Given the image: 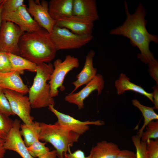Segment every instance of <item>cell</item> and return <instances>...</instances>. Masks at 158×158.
I'll list each match as a JSON object with an SVG mask.
<instances>
[{"mask_svg": "<svg viewBox=\"0 0 158 158\" xmlns=\"http://www.w3.org/2000/svg\"><path fill=\"white\" fill-rule=\"evenodd\" d=\"M132 103L134 106L137 107L141 111L144 118L143 124L139 130L137 135L140 138L146 126L150 121L158 120V115L155 112L153 107L143 105L137 99H133Z\"/></svg>", "mask_w": 158, "mask_h": 158, "instance_id": "obj_23", "label": "cell"}, {"mask_svg": "<svg viewBox=\"0 0 158 158\" xmlns=\"http://www.w3.org/2000/svg\"><path fill=\"white\" fill-rule=\"evenodd\" d=\"M154 91L152 93L153 99V103L154 106V109H158V85H154L152 87Z\"/></svg>", "mask_w": 158, "mask_h": 158, "instance_id": "obj_35", "label": "cell"}, {"mask_svg": "<svg viewBox=\"0 0 158 158\" xmlns=\"http://www.w3.org/2000/svg\"><path fill=\"white\" fill-rule=\"evenodd\" d=\"M64 158H91V155L85 157L84 152L78 149L73 152L71 150L68 153L64 154Z\"/></svg>", "mask_w": 158, "mask_h": 158, "instance_id": "obj_33", "label": "cell"}, {"mask_svg": "<svg viewBox=\"0 0 158 158\" xmlns=\"http://www.w3.org/2000/svg\"><path fill=\"white\" fill-rule=\"evenodd\" d=\"M54 105H49L48 107V109L56 116L58 120L57 122L80 135L89 129V125L100 126L104 124V121L100 120L95 121H80L70 116L59 111L54 108Z\"/></svg>", "mask_w": 158, "mask_h": 158, "instance_id": "obj_12", "label": "cell"}, {"mask_svg": "<svg viewBox=\"0 0 158 158\" xmlns=\"http://www.w3.org/2000/svg\"><path fill=\"white\" fill-rule=\"evenodd\" d=\"M102 75L97 74L94 78L81 90L77 93H70L65 97L66 102L76 105L78 109L84 108V101L93 91L97 90L98 95L100 94L104 86Z\"/></svg>", "mask_w": 158, "mask_h": 158, "instance_id": "obj_11", "label": "cell"}, {"mask_svg": "<svg viewBox=\"0 0 158 158\" xmlns=\"http://www.w3.org/2000/svg\"><path fill=\"white\" fill-rule=\"evenodd\" d=\"M5 140L0 138V158H3L4 156L6 150L4 147Z\"/></svg>", "mask_w": 158, "mask_h": 158, "instance_id": "obj_37", "label": "cell"}, {"mask_svg": "<svg viewBox=\"0 0 158 158\" xmlns=\"http://www.w3.org/2000/svg\"><path fill=\"white\" fill-rule=\"evenodd\" d=\"M3 0H0V5L3 2Z\"/></svg>", "mask_w": 158, "mask_h": 158, "instance_id": "obj_39", "label": "cell"}, {"mask_svg": "<svg viewBox=\"0 0 158 158\" xmlns=\"http://www.w3.org/2000/svg\"><path fill=\"white\" fill-rule=\"evenodd\" d=\"M39 140L51 144L56 151L58 158H64V154L77 142L80 135L57 122L52 124L40 122Z\"/></svg>", "mask_w": 158, "mask_h": 158, "instance_id": "obj_3", "label": "cell"}, {"mask_svg": "<svg viewBox=\"0 0 158 158\" xmlns=\"http://www.w3.org/2000/svg\"><path fill=\"white\" fill-rule=\"evenodd\" d=\"M18 46L20 56L37 65L50 62L55 57L57 51L50 34L42 28L25 32L20 38Z\"/></svg>", "mask_w": 158, "mask_h": 158, "instance_id": "obj_2", "label": "cell"}, {"mask_svg": "<svg viewBox=\"0 0 158 158\" xmlns=\"http://www.w3.org/2000/svg\"><path fill=\"white\" fill-rule=\"evenodd\" d=\"M55 25L66 28L73 33L81 35H92L94 22L80 16L72 15L61 18Z\"/></svg>", "mask_w": 158, "mask_h": 158, "instance_id": "obj_13", "label": "cell"}, {"mask_svg": "<svg viewBox=\"0 0 158 158\" xmlns=\"http://www.w3.org/2000/svg\"><path fill=\"white\" fill-rule=\"evenodd\" d=\"M114 85L118 95L122 94L126 91H133L144 95L153 102L152 93H148L141 86L130 82L129 78L124 73L120 74L118 79L115 81Z\"/></svg>", "mask_w": 158, "mask_h": 158, "instance_id": "obj_20", "label": "cell"}, {"mask_svg": "<svg viewBox=\"0 0 158 158\" xmlns=\"http://www.w3.org/2000/svg\"><path fill=\"white\" fill-rule=\"evenodd\" d=\"M148 158H158V139H150L146 142Z\"/></svg>", "mask_w": 158, "mask_h": 158, "instance_id": "obj_30", "label": "cell"}, {"mask_svg": "<svg viewBox=\"0 0 158 158\" xmlns=\"http://www.w3.org/2000/svg\"><path fill=\"white\" fill-rule=\"evenodd\" d=\"M95 54L92 50H90L87 53L83 69L76 75V80L72 83L75 88L71 93H74L81 86L87 84L96 75L97 69L93 66V59Z\"/></svg>", "mask_w": 158, "mask_h": 158, "instance_id": "obj_16", "label": "cell"}, {"mask_svg": "<svg viewBox=\"0 0 158 158\" xmlns=\"http://www.w3.org/2000/svg\"><path fill=\"white\" fill-rule=\"evenodd\" d=\"M13 126L9 132L4 145L5 149L12 150L17 153L22 158H35L29 153L20 130V121L15 119Z\"/></svg>", "mask_w": 158, "mask_h": 158, "instance_id": "obj_14", "label": "cell"}, {"mask_svg": "<svg viewBox=\"0 0 158 158\" xmlns=\"http://www.w3.org/2000/svg\"><path fill=\"white\" fill-rule=\"evenodd\" d=\"M18 72H0V87L18 92L24 95L28 92L29 88L25 84Z\"/></svg>", "mask_w": 158, "mask_h": 158, "instance_id": "obj_17", "label": "cell"}, {"mask_svg": "<svg viewBox=\"0 0 158 158\" xmlns=\"http://www.w3.org/2000/svg\"><path fill=\"white\" fill-rule=\"evenodd\" d=\"M27 10L39 25L50 34L56 24L49 12V2L45 0H29Z\"/></svg>", "mask_w": 158, "mask_h": 158, "instance_id": "obj_9", "label": "cell"}, {"mask_svg": "<svg viewBox=\"0 0 158 158\" xmlns=\"http://www.w3.org/2000/svg\"><path fill=\"white\" fill-rule=\"evenodd\" d=\"M116 158H136V154L132 151L123 149L120 150Z\"/></svg>", "mask_w": 158, "mask_h": 158, "instance_id": "obj_34", "label": "cell"}, {"mask_svg": "<svg viewBox=\"0 0 158 158\" xmlns=\"http://www.w3.org/2000/svg\"><path fill=\"white\" fill-rule=\"evenodd\" d=\"M12 71L11 62L6 53L0 51V72L7 73Z\"/></svg>", "mask_w": 158, "mask_h": 158, "instance_id": "obj_31", "label": "cell"}, {"mask_svg": "<svg viewBox=\"0 0 158 158\" xmlns=\"http://www.w3.org/2000/svg\"><path fill=\"white\" fill-rule=\"evenodd\" d=\"M11 65L12 71L18 72L20 74L24 73V70L36 72L37 64L32 63L19 55L6 53Z\"/></svg>", "mask_w": 158, "mask_h": 158, "instance_id": "obj_21", "label": "cell"}, {"mask_svg": "<svg viewBox=\"0 0 158 158\" xmlns=\"http://www.w3.org/2000/svg\"><path fill=\"white\" fill-rule=\"evenodd\" d=\"M1 5V11L5 12H14L20 7L26 6L23 0H3Z\"/></svg>", "mask_w": 158, "mask_h": 158, "instance_id": "obj_28", "label": "cell"}, {"mask_svg": "<svg viewBox=\"0 0 158 158\" xmlns=\"http://www.w3.org/2000/svg\"><path fill=\"white\" fill-rule=\"evenodd\" d=\"M37 65L36 74L28 92L31 107L40 108L54 105V99L50 95V85L47 83L50 80L53 71V64L50 62Z\"/></svg>", "mask_w": 158, "mask_h": 158, "instance_id": "obj_4", "label": "cell"}, {"mask_svg": "<svg viewBox=\"0 0 158 158\" xmlns=\"http://www.w3.org/2000/svg\"><path fill=\"white\" fill-rule=\"evenodd\" d=\"M50 34L57 51L80 48L90 42L93 38L92 35H77L66 28L56 25Z\"/></svg>", "mask_w": 158, "mask_h": 158, "instance_id": "obj_6", "label": "cell"}, {"mask_svg": "<svg viewBox=\"0 0 158 158\" xmlns=\"http://www.w3.org/2000/svg\"><path fill=\"white\" fill-rule=\"evenodd\" d=\"M131 140L136 150V158H148L146 142L142 141L137 135H133Z\"/></svg>", "mask_w": 158, "mask_h": 158, "instance_id": "obj_26", "label": "cell"}, {"mask_svg": "<svg viewBox=\"0 0 158 158\" xmlns=\"http://www.w3.org/2000/svg\"><path fill=\"white\" fill-rule=\"evenodd\" d=\"M1 9H2V5L1 4L0 5V26L1 24Z\"/></svg>", "mask_w": 158, "mask_h": 158, "instance_id": "obj_38", "label": "cell"}, {"mask_svg": "<svg viewBox=\"0 0 158 158\" xmlns=\"http://www.w3.org/2000/svg\"><path fill=\"white\" fill-rule=\"evenodd\" d=\"M11 110L24 123L30 124L33 122L34 117L30 115L31 104L28 97L16 91L4 89Z\"/></svg>", "mask_w": 158, "mask_h": 158, "instance_id": "obj_8", "label": "cell"}, {"mask_svg": "<svg viewBox=\"0 0 158 158\" xmlns=\"http://www.w3.org/2000/svg\"><path fill=\"white\" fill-rule=\"evenodd\" d=\"M1 20L12 22L18 25L25 32H31L41 28L28 12L26 6L20 7L16 11L11 12L1 13Z\"/></svg>", "mask_w": 158, "mask_h": 158, "instance_id": "obj_10", "label": "cell"}, {"mask_svg": "<svg viewBox=\"0 0 158 158\" xmlns=\"http://www.w3.org/2000/svg\"><path fill=\"white\" fill-rule=\"evenodd\" d=\"M145 130L144 131L141 135V140L146 142L150 139L158 138V120L152 121L146 126Z\"/></svg>", "mask_w": 158, "mask_h": 158, "instance_id": "obj_24", "label": "cell"}, {"mask_svg": "<svg viewBox=\"0 0 158 158\" xmlns=\"http://www.w3.org/2000/svg\"><path fill=\"white\" fill-rule=\"evenodd\" d=\"M20 132L24 138L23 141L27 147L39 140L40 130V122L35 121L30 124H20Z\"/></svg>", "mask_w": 158, "mask_h": 158, "instance_id": "obj_22", "label": "cell"}, {"mask_svg": "<svg viewBox=\"0 0 158 158\" xmlns=\"http://www.w3.org/2000/svg\"><path fill=\"white\" fill-rule=\"evenodd\" d=\"M4 89L0 87V114L6 116L15 115L12 112L9 101L4 91Z\"/></svg>", "mask_w": 158, "mask_h": 158, "instance_id": "obj_29", "label": "cell"}, {"mask_svg": "<svg viewBox=\"0 0 158 158\" xmlns=\"http://www.w3.org/2000/svg\"><path fill=\"white\" fill-rule=\"evenodd\" d=\"M120 150L116 144L102 140L97 143L90 154L91 158H116Z\"/></svg>", "mask_w": 158, "mask_h": 158, "instance_id": "obj_18", "label": "cell"}, {"mask_svg": "<svg viewBox=\"0 0 158 158\" xmlns=\"http://www.w3.org/2000/svg\"><path fill=\"white\" fill-rule=\"evenodd\" d=\"M25 32L18 25L1 20L0 28V51L20 56L18 43Z\"/></svg>", "mask_w": 158, "mask_h": 158, "instance_id": "obj_7", "label": "cell"}, {"mask_svg": "<svg viewBox=\"0 0 158 158\" xmlns=\"http://www.w3.org/2000/svg\"><path fill=\"white\" fill-rule=\"evenodd\" d=\"M72 15L87 19L93 22L99 19L95 0H73Z\"/></svg>", "mask_w": 158, "mask_h": 158, "instance_id": "obj_15", "label": "cell"}, {"mask_svg": "<svg viewBox=\"0 0 158 158\" xmlns=\"http://www.w3.org/2000/svg\"><path fill=\"white\" fill-rule=\"evenodd\" d=\"M54 69L49 82L50 89V95L54 97L58 95L59 91L63 90L65 87L63 81L67 73L74 68H78L80 65L78 59L70 55L66 56L64 61L57 59L53 64Z\"/></svg>", "mask_w": 158, "mask_h": 158, "instance_id": "obj_5", "label": "cell"}, {"mask_svg": "<svg viewBox=\"0 0 158 158\" xmlns=\"http://www.w3.org/2000/svg\"><path fill=\"white\" fill-rule=\"evenodd\" d=\"M73 0H51L49 2V12L56 21L63 17L72 15Z\"/></svg>", "mask_w": 158, "mask_h": 158, "instance_id": "obj_19", "label": "cell"}, {"mask_svg": "<svg viewBox=\"0 0 158 158\" xmlns=\"http://www.w3.org/2000/svg\"><path fill=\"white\" fill-rule=\"evenodd\" d=\"M124 5L126 15L125 20L121 26L111 30L109 34L122 35L129 39L131 44L137 47L140 51L137 55L138 58L148 64L156 59L150 50L149 44L151 42L158 43V37L147 31L146 27L147 21L145 19L147 13L141 3L138 4L133 14L130 13L126 1Z\"/></svg>", "mask_w": 158, "mask_h": 158, "instance_id": "obj_1", "label": "cell"}, {"mask_svg": "<svg viewBox=\"0 0 158 158\" xmlns=\"http://www.w3.org/2000/svg\"><path fill=\"white\" fill-rule=\"evenodd\" d=\"M46 144V142H42L38 140L27 147V149L32 157L38 158L50 151L49 148L45 146Z\"/></svg>", "mask_w": 158, "mask_h": 158, "instance_id": "obj_25", "label": "cell"}, {"mask_svg": "<svg viewBox=\"0 0 158 158\" xmlns=\"http://www.w3.org/2000/svg\"><path fill=\"white\" fill-rule=\"evenodd\" d=\"M148 64L149 72L152 78L158 84V62L157 59L152 62Z\"/></svg>", "mask_w": 158, "mask_h": 158, "instance_id": "obj_32", "label": "cell"}, {"mask_svg": "<svg viewBox=\"0 0 158 158\" xmlns=\"http://www.w3.org/2000/svg\"><path fill=\"white\" fill-rule=\"evenodd\" d=\"M57 153L55 150L49 151L38 158H56Z\"/></svg>", "mask_w": 158, "mask_h": 158, "instance_id": "obj_36", "label": "cell"}, {"mask_svg": "<svg viewBox=\"0 0 158 158\" xmlns=\"http://www.w3.org/2000/svg\"><path fill=\"white\" fill-rule=\"evenodd\" d=\"M13 122L9 117L0 114V138L5 139L13 126Z\"/></svg>", "mask_w": 158, "mask_h": 158, "instance_id": "obj_27", "label": "cell"}]
</instances>
